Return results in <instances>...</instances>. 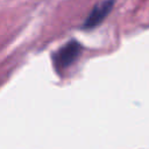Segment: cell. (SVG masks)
Listing matches in <instances>:
<instances>
[{
    "instance_id": "obj_1",
    "label": "cell",
    "mask_w": 149,
    "mask_h": 149,
    "mask_svg": "<svg viewBox=\"0 0 149 149\" xmlns=\"http://www.w3.org/2000/svg\"><path fill=\"white\" fill-rule=\"evenodd\" d=\"M80 51H81V45L79 42H77L76 40L69 41L66 44H64L54 54L52 61L55 68L59 70L70 66L78 58Z\"/></svg>"
},
{
    "instance_id": "obj_2",
    "label": "cell",
    "mask_w": 149,
    "mask_h": 149,
    "mask_svg": "<svg viewBox=\"0 0 149 149\" xmlns=\"http://www.w3.org/2000/svg\"><path fill=\"white\" fill-rule=\"evenodd\" d=\"M113 6H114V0H102V1L98 2L90 12L86 20L84 21L83 28L92 29V28H95L97 26H99L107 17V15L112 10Z\"/></svg>"
}]
</instances>
